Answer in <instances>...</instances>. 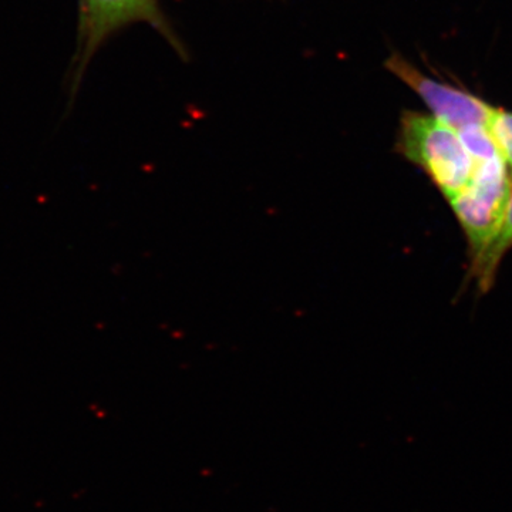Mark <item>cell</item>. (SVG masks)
I'll return each instance as SVG.
<instances>
[{"label":"cell","mask_w":512,"mask_h":512,"mask_svg":"<svg viewBox=\"0 0 512 512\" xmlns=\"http://www.w3.org/2000/svg\"><path fill=\"white\" fill-rule=\"evenodd\" d=\"M394 148L429 177L447 202L466 190L473 180L474 161L460 134L433 114L404 110Z\"/></svg>","instance_id":"obj_1"},{"label":"cell","mask_w":512,"mask_h":512,"mask_svg":"<svg viewBox=\"0 0 512 512\" xmlns=\"http://www.w3.org/2000/svg\"><path fill=\"white\" fill-rule=\"evenodd\" d=\"M511 248L512 195L510 202H508L507 210H505L503 221H501L494 237L488 242L483 254L470 264V276L477 279V285L481 292L485 293L493 288L501 262H503L505 255L510 252Z\"/></svg>","instance_id":"obj_5"},{"label":"cell","mask_w":512,"mask_h":512,"mask_svg":"<svg viewBox=\"0 0 512 512\" xmlns=\"http://www.w3.org/2000/svg\"><path fill=\"white\" fill-rule=\"evenodd\" d=\"M386 67L426 103L436 119L457 133L473 126L488 127L494 106L476 94L431 79L399 55L389 57Z\"/></svg>","instance_id":"obj_4"},{"label":"cell","mask_w":512,"mask_h":512,"mask_svg":"<svg viewBox=\"0 0 512 512\" xmlns=\"http://www.w3.org/2000/svg\"><path fill=\"white\" fill-rule=\"evenodd\" d=\"M512 195L510 168L503 156L474 163L473 180L448 202L466 235L471 262L483 254L494 237Z\"/></svg>","instance_id":"obj_2"},{"label":"cell","mask_w":512,"mask_h":512,"mask_svg":"<svg viewBox=\"0 0 512 512\" xmlns=\"http://www.w3.org/2000/svg\"><path fill=\"white\" fill-rule=\"evenodd\" d=\"M79 6L76 83L107 37L131 23H148L173 39L158 0H79Z\"/></svg>","instance_id":"obj_3"},{"label":"cell","mask_w":512,"mask_h":512,"mask_svg":"<svg viewBox=\"0 0 512 512\" xmlns=\"http://www.w3.org/2000/svg\"><path fill=\"white\" fill-rule=\"evenodd\" d=\"M488 130H490L505 163L510 168L512 177V111L494 107L493 114L488 121Z\"/></svg>","instance_id":"obj_6"}]
</instances>
